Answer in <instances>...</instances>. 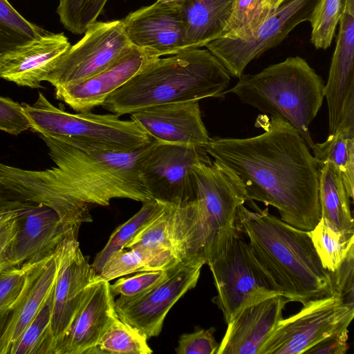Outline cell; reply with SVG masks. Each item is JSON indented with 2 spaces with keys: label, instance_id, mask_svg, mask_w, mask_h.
<instances>
[{
  "label": "cell",
  "instance_id": "obj_1",
  "mask_svg": "<svg viewBox=\"0 0 354 354\" xmlns=\"http://www.w3.org/2000/svg\"><path fill=\"white\" fill-rule=\"evenodd\" d=\"M256 127L261 134L247 138H210L205 145L213 161L230 177L246 201L275 207L281 219L310 231L321 218L318 167L297 130L265 114Z\"/></svg>",
  "mask_w": 354,
  "mask_h": 354
},
{
  "label": "cell",
  "instance_id": "obj_2",
  "mask_svg": "<svg viewBox=\"0 0 354 354\" xmlns=\"http://www.w3.org/2000/svg\"><path fill=\"white\" fill-rule=\"evenodd\" d=\"M40 137L56 167L37 171L0 163V188L10 196L50 207L66 231L78 232L82 223L92 222L93 207L109 206L114 198L152 199L138 168L147 145L131 152H111Z\"/></svg>",
  "mask_w": 354,
  "mask_h": 354
},
{
  "label": "cell",
  "instance_id": "obj_3",
  "mask_svg": "<svg viewBox=\"0 0 354 354\" xmlns=\"http://www.w3.org/2000/svg\"><path fill=\"white\" fill-rule=\"evenodd\" d=\"M239 206L235 225L280 295L288 301H307L335 294L330 273L322 266L309 231L293 227L260 209Z\"/></svg>",
  "mask_w": 354,
  "mask_h": 354
},
{
  "label": "cell",
  "instance_id": "obj_4",
  "mask_svg": "<svg viewBox=\"0 0 354 354\" xmlns=\"http://www.w3.org/2000/svg\"><path fill=\"white\" fill-rule=\"evenodd\" d=\"M230 75L207 49L191 48L146 66L101 105L119 116L163 104L221 97Z\"/></svg>",
  "mask_w": 354,
  "mask_h": 354
},
{
  "label": "cell",
  "instance_id": "obj_5",
  "mask_svg": "<svg viewBox=\"0 0 354 354\" xmlns=\"http://www.w3.org/2000/svg\"><path fill=\"white\" fill-rule=\"evenodd\" d=\"M194 198L174 207L171 239L179 261L212 258L228 230L237 209L245 203L227 174L213 160L194 167Z\"/></svg>",
  "mask_w": 354,
  "mask_h": 354
},
{
  "label": "cell",
  "instance_id": "obj_6",
  "mask_svg": "<svg viewBox=\"0 0 354 354\" xmlns=\"http://www.w3.org/2000/svg\"><path fill=\"white\" fill-rule=\"evenodd\" d=\"M324 82L301 57H289L255 74H243L232 93L263 114L279 118L295 128L309 149L314 142L310 124L324 97Z\"/></svg>",
  "mask_w": 354,
  "mask_h": 354
},
{
  "label": "cell",
  "instance_id": "obj_7",
  "mask_svg": "<svg viewBox=\"0 0 354 354\" xmlns=\"http://www.w3.org/2000/svg\"><path fill=\"white\" fill-rule=\"evenodd\" d=\"M30 129L40 136L80 149L131 152L148 145L152 138L133 120L113 113H71L52 104L39 93L32 104H21Z\"/></svg>",
  "mask_w": 354,
  "mask_h": 354
},
{
  "label": "cell",
  "instance_id": "obj_8",
  "mask_svg": "<svg viewBox=\"0 0 354 354\" xmlns=\"http://www.w3.org/2000/svg\"><path fill=\"white\" fill-rule=\"evenodd\" d=\"M206 264L217 291L212 301L222 311L226 324L245 307L280 295L236 225L228 230Z\"/></svg>",
  "mask_w": 354,
  "mask_h": 354
},
{
  "label": "cell",
  "instance_id": "obj_9",
  "mask_svg": "<svg viewBox=\"0 0 354 354\" xmlns=\"http://www.w3.org/2000/svg\"><path fill=\"white\" fill-rule=\"evenodd\" d=\"M212 160L205 146L167 144L153 139L140 156L138 168L152 199L177 206L194 198V167Z\"/></svg>",
  "mask_w": 354,
  "mask_h": 354
},
{
  "label": "cell",
  "instance_id": "obj_10",
  "mask_svg": "<svg viewBox=\"0 0 354 354\" xmlns=\"http://www.w3.org/2000/svg\"><path fill=\"white\" fill-rule=\"evenodd\" d=\"M297 313L284 319L259 354H303L318 342L348 327L354 305L337 294L312 299Z\"/></svg>",
  "mask_w": 354,
  "mask_h": 354
},
{
  "label": "cell",
  "instance_id": "obj_11",
  "mask_svg": "<svg viewBox=\"0 0 354 354\" xmlns=\"http://www.w3.org/2000/svg\"><path fill=\"white\" fill-rule=\"evenodd\" d=\"M319 0H286L254 30L241 38L220 37L205 47L230 76L239 78L253 59L282 42L299 24L310 21Z\"/></svg>",
  "mask_w": 354,
  "mask_h": 354
},
{
  "label": "cell",
  "instance_id": "obj_12",
  "mask_svg": "<svg viewBox=\"0 0 354 354\" xmlns=\"http://www.w3.org/2000/svg\"><path fill=\"white\" fill-rule=\"evenodd\" d=\"M133 45L122 20L95 21L53 64L44 78L55 88L84 80L113 63Z\"/></svg>",
  "mask_w": 354,
  "mask_h": 354
},
{
  "label": "cell",
  "instance_id": "obj_13",
  "mask_svg": "<svg viewBox=\"0 0 354 354\" xmlns=\"http://www.w3.org/2000/svg\"><path fill=\"white\" fill-rule=\"evenodd\" d=\"M203 265V261H179L149 290L133 297H119L115 300L118 317L147 339L158 336L171 307L196 286Z\"/></svg>",
  "mask_w": 354,
  "mask_h": 354
},
{
  "label": "cell",
  "instance_id": "obj_14",
  "mask_svg": "<svg viewBox=\"0 0 354 354\" xmlns=\"http://www.w3.org/2000/svg\"><path fill=\"white\" fill-rule=\"evenodd\" d=\"M78 232H68L57 248L59 266L53 290L50 329L55 344L63 337L97 273L80 248Z\"/></svg>",
  "mask_w": 354,
  "mask_h": 354
},
{
  "label": "cell",
  "instance_id": "obj_15",
  "mask_svg": "<svg viewBox=\"0 0 354 354\" xmlns=\"http://www.w3.org/2000/svg\"><path fill=\"white\" fill-rule=\"evenodd\" d=\"M8 197L18 212V227L8 255L6 268L42 260L54 253L68 232L74 231H66L57 212L50 207Z\"/></svg>",
  "mask_w": 354,
  "mask_h": 354
},
{
  "label": "cell",
  "instance_id": "obj_16",
  "mask_svg": "<svg viewBox=\"0 0 354 354\" xmlns=\"http://www.w3.org/2000/svg\"><path fill=\"white\" fill-rule=\"evenodd\" d=\"M122 21L130 43L156 57L189 49L178 4L156 1L129 13Z\"/></svg>",
  "mask_w": 354,
  "mask_h": 354
},
{
  "label": "cell",
  "instance_id": "obj_17",
  "mask_svg": "<svg viewBox=\"0 0 354 354\" xmlns=\"http://www.w3.org/2000/svg\"><path fill=\"white\" fill-rule=\"evenodd\" d=\"M159 57L133 46L98 73L78 82L55 88V95L77 112L91 111L146 66Z\"/></svg>",
  "mask_w": 354,
  "mask_h": 354
},
{
  "label": "cell",
  "instance_id": "obj_18",
  "mask_svg": "<svg viewBox=\"0 0 354 354\" xmlns=\"http://www.w3.org/2000/svg\"><path fill=\"white\" fill-rule=\"evenodd\" d=\"M131 119L159 142L205 146L210 138L197 100L143 108Z\"/></svg>",
  "mask_w": 354,
  "mask_h": 354
},
{
  "label": "cell",
  "instance_id": "obj_19",
  "mask_svg": "<svg viewBox=\"0 0 354 354\" xmlns=\"http://www.w3.org/2000/svg\"><path fill=\"white\" fill-rule=\"evenodd\" d=\"M109 282L97 275L53 354H86L96 345L117 316Z\"/></svg>",
  "mask_w": 354,
  "mask_h": 354
},
{
  "label": "cell",
  "instance_id": "obj_20",
  "mask_svg": "<svg viewBox=\"0 0 354 354\" xmlns=\"http://www.w3.org/2000/svg\"><path fill=\"white\" fill-rule=\"evenodd\" d=\"M289 302L277 295L245 307L227 323L216 354H259Z\"/></svg>",
  "mask_w": 354,
  "mask_h": 354
},
{
  "label": "cell",
  "instance_id": "obj_21",
  "mask_svg": "<svg viewBox=\"0 0 354 354\" xmlns=\"http://www.w3.org/2000/svg\"><path fill=\"white\" fill-rule=\"evenodd\" d=\"M71 44L63 32L47 31L0 57V77L19 86L41 88L54 62Z\"/></svg>",
  "mask_w": 354,
  "mask_h": 354
},
{
  "label": "cell",
  "instance_id": "obj_22",
  "mask_svg": "<svg viewBox=\"0 0 354 354\" xmlns=\"http://www.w3.org/2000/svg\"><path fill=\"white\" fill-rule=\"evenodd\" d=\"M57 248L54 253L35 263L28 271L23 290L9 313L0 339V354L9 353L50 293L58 271Z\"/></svg>",
  "mask_w": 354,
  "mask_h": 354
},
{
  "label": "cell",
  "instance_id": "obj_23",
  "mask_svg": "<svg viewBox=\"0 0 354 354\" xmlns=\"http://www.w3.org/2000/svg\"><path fill=\"white\" fill-rule=\"evenodd\" d=\"M234 0H184L179 6L188 47L201 48L221 37Z\"/></svg>",
  "mask_w": 354,
  "mask_h": 354
},
{
  "label": "cell",
  "instance_id": "obj_24",
  "mask_svg": "<svg viewBox=\"0 0 354 354\" xmlns=\"http://www.w3.org/2000/svg\"><path fill=\"white\" fill-rule=\"evenodd\" d=\"M318 183L321 217L342 232H354L351 198L338 169L330 162L319 167Z\"/></svg>",
  "mask_w": 354,
  "mask_h": 354
},
{
  "label": "cell",
  "instance_id": "obj_25",
  "mask_svg": "<svg viewBox=\"0 0 354 354\" xmlns=\"http://www.w3.org/2000/svg\"><path fill=\"white\" fill-rule=\"evenodd\" d=\"M178 261L172 249L123 248L110 256L97 275L111 281L133 272L167 270Z\"/></svg>",
  "mask_w": 354,
  "mask_h": 354
},
{
  "label": "cell",
  "instance_id": "obj_26",
  "mask_svg": "<svg viewBox=\"0 0 354 354\" xmlns=\"http://www.w3.org/2000/svg\"><path fill=\"white\" fill-rule=\"evenodd\" d=\"M327 84L345 90L354 84V0H344Z\"/></svg>",
  "mask_w": 354,
  "mask_h": 354
},
{
  "label": "cell",
  "instance_id": "obj_27",
  "mask_svg": "<svg viewBox=\"0 0 354 354\" xmlns=\"http://www.w3.org/2000/svg\"><path fill=\"white\" fill-rule=\"evenodd\" d=\"M317 165L330 162L339 171L345 187L351 199L354 196V129H341L328 135L321 143H314L310 149Z\"/></svg>",
  "mask_w": 354,
  "mask_h": 354
},
{
  "label": "cell",
  "instance_id": "obj_28",
  "mask_svg": "<svg viewBox=\"0 0 354 354\" xmlns=\"http://www.w3.org/2000/svg\"><path fill=\"white\" fill-rule=\"evenodd\" d=\"M142 203L140 210L112 232L104 248L96 254L92 266L97 274L112 254L124 248L140 230L160 214L167 205L154 199Z\"/></svg>",
  "mask_w": 354,
  "mask_h": 354
},
{
  "label": "cell",
  "instance_id": "obj_29",
  "mask_svg": "<svg viewBox=\"0 0 354 354\" xmlns=\"http://www.w3.org/2000/svg\"><path fill=\"white\" fill-rule=\"evenodd\" d=\"M309 234L323 267L335 272L354 248V232H342L321 217Z\"/></svg>",
  "mask_w": 354,
  "mask_h": 354
},
{
  "label": "cell",
  "instance_id": "obj_30",
  "mask_svg": "<svg viewBox=\"0 0 354 354\" xmlns=\"http://www.w3.org/2000/svg\"><path fill=\"white\" fill-rule=\"evenodd\" d=\"M147 337L118 315L98 342L86 354H151Z\"/></svg>",
  "mask_w": 354,
  "mask_h": 354
},
{
  "label": "cell",
  "instance_id": "obj_31",
  "mask_svg": "<svg viewBox=\"0 0 354 354\" xmlns=\"http://www.w3.org/2000/svg\"><path fill=\"white\" fill-rule=\"evenodd\" d=\"M53 290V288L37 315L14 343L8 354H52L53 341L50 324Z\"/></svg>",
  "mask_w": 354,
  "mask_h": 354
},
{
  "label": "cell",
  "instance_id": "obj_32",
  "mask_svg": "<svg viewBox=\"0 0 354 354\" xmlns=\"http://www.w3.org/2000/svg\"><path fill=\"white\" fill-rule=\"evenodd\" d=\"M46 32L26 19L8 0H0V57Z\"/></svg>",
  "mask_w": 354,
  "mask_h": 354
},
{
  "label": "cell",
  "instance_id": "obj_33",
  "mask_svg": "<svg viewBox=\"0 0 354 354\" xmlns=\"http://www.w3.org/2000/svg\"><path fill=\"white\" fill-rule=\"evenodd\" d=\"M273 10L271 0H234L230 15L220 37L237 39L248 35L257 28Z\"/></svg>",
  "mask_w": 354,
  "mask_h": 354
},
{
  "label": "cell",
  "instance_id": "obj_34",
  "mask_svg": "<svg viewBox=\"0 0 354 354\" xmlns=\"http://www.w3.org/2000/svg\"><path fill=\"white\" fill-rule=\"evenodd\" d=\"M108 0H59L57 13L64 27L75 35L85 32L97 21Z\"/></svg>",
  "mask_w": 354,
  "mask_h": 354
},
{
  "label": "cell",
  "instance_id": "obj_35",
  "mask_svg": "<svg viewBox=\"0 0 354 354\" xmlns=\"http://www.w3.org/2000/svg\"><path fill=\"white\" fill-rule=\"evenodd\" d=\"M344 0H319L310 21V42L317 49H326L332 42L342 12Z\"/></svg>",
  "mask_w": 354,
  "mask_h": 354
},
{
  "label": "cell",
  "instance_id": "obj_36",
  "mask_svg": "<svg viewBox=\"0 0 354 354\" xmlns=\"http://www.w3.org/2000/svg\"><path fill=\"white\" fill-rule=\"evenodd\" d=\"M174 207L167 205L160 214L140 230L124 248H169L174 250L171 228Z\"/></svg>",
  "mask_w": 354,
  "mask_h": 354
},
{
  "label": "cell",
  "instance_id": "obj_37",
  "mask_svg": "<svg viewBox=\"0 0 354 354\" xmlns=\"http://www.w3.org/2000/svg\"><path fill=\"white\" fill-rule=\"evenodd\" d=\"M35 263L0 270V315L10 311L23 290L28 271Z\"/></svg>",
  "mask_w": 354,
  "mask_h": 354
},
{
  "label": "cell",
  "instance_id": "obj_38",
  "mask_svg": "<svg viewBox=\"0 0 354 354\" xmlns=\"http://www.w3.org/2000/svg\"><path fill=\"white\" fill-rule=\"evenodd\" d=\"M167 270L143 271L131 277H122L110 284L113 297H133L142 293L161 281L167 274Z\"/></svg>",
  "mask_w": 354,
  "mask_h": 354
},
{
  "label": "cell",
  "instance_id": "obj_39",
  "mask_svg": "<svg viewBox=\"0 0 354 354\" xmlns=\"http://www.w3.org/2000/svg\"><path fill=\"white\" fill-rule=\"evenodd\" d=\"M18 227V212L12 200L0 192V270L6 268L8 253Z\"/></svg>",
  "mask_w": 354,
  "mask_h": 354
},
{
  "label": "cell",
  "instance_id": "obj_40",
  "mask_svg": "<svg viewBox=\"0 0 354 354\" xmlns=\"http://www.w3.org/2000/svg\"><path fill=\"white\" fill-rule=\"evenodd\" d=\"M214 328L197 327L194 332L182 334L175 352L177 354H216L219 344L214 336Z\"/></svg>",
  "mask_w": 354,
  "mask_h": 354
},
{
  "label": "cell",
  "instance_id": "obj_41",
  "mask_svg": "<svg viewBox=\"0 0 354 354\" xmlns=\"http://www.w3.org/2000/svg\"><path fill=\"white\" fill-rule=\"evenodd\" d=\"M30 129V123L22 105L0 96V131L13 136Z\"/></svg>",
  "mask_w": 354,
  "mask_h": 354
},
{
  "label": "cell",
  "instance_id": "obj_42",
  "mask_svg": "<svg viewBox=\"0 0 354 354\" xmlns=\"http://www.w3.org/2000/svg\"><path fill=\"white\" fill-rule=\"evenodd\" d=\"M354 248L333 272H330L335 294L340 296L346 302L354 305L353 301Z\"/></svg>",
  "mask_w": 354,
  "mask_h": 354
},
{
  "label": "cell",
  "instance_id": "obj_43",
  "mask_svg": "<svg viewBox=\"0 0 354 354\" xmlns=\"http://www.w3.org/2000/svg\"><path fill=\"white\" fill-rule=\"evenodd\" d=\"M348 328L322 339L306 352V354H345L348 350Z\"/></svg>",
  "mask_w": 354,
  "mask_h": 354
},
{
  "label": "cell",
  "instance_id": "obj_44",
  "mask_svg": "<svg viewBox=\"0 0 354 354\" xmlns=\"http://www.w3.org/2000/svg\"><path fill=\"white\" fill-rule=\"evenodd\" d=\"M9 313L0 315V339L3 335L6 325L7 324Z\"/></svg>",
  "mask_w": 354,
  "mask_h": 354
},
{
  "label": "cell",
  "instance_id": "obj_45",
  "mask_svg": "<svg viewBox=\"0 0 354 354\" xmlns=\"http://www.w3.org/2000/svg\"><path fill=\"white\" fill-rule=\"evenodd\" d=\"M184 0H157V1L162 3H174L180 5Z\"/></svg>",
  "mask_w": 354,
  "mask_h": 354
},
{
  "label": "cell",
  "instance_id": "obj_46",
  "mask_svg": "<svg viewBox=\"0 0 354 354\" xmlns=\"http://www.w3.org/2000/svg\"><path fill=\"white\" fill-rule=\"evenodd\" d=\"M271 5L273 9L279 6V0H271Z\"/></svg>",
  "mask_w": 354,
  "mask_h": 354
},
{
  "label": "cell",
  "instance_id": "obj_47",
  "mask_svg": "<svg viewBox=\"0 0 354 354\" xmlns=\"http://www.w3.org/2000/svg\"><path fill=\"white\" fill-rule=\"evenodd\" d=\"M286 0H279V6Z\"/></svg>",
  "mask_w": 354,
  "mask_h": 354
}]
</instances>
